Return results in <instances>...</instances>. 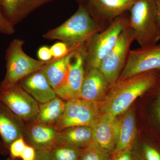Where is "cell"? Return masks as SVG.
Instances as JSON below:
<instances>
[{"label":"cell","mask_w":160,"mask_h":160,"mask_svg":"<svg viewBox=\"0 0 160 160\" xmlns=\"http://www.w3.org/2000/svg\"><path fill=\"white\" fill-rule=\"evenodd\" d=\"M158 70L144 72L118 81L99 103L102 113L115 117L127 111L133 102L154 85Z\"/></svg>","instance_id":"obj_1"},{"label":"cell","mask_w":160,"mask_h":160,"mask_svg":"<svg viewBox=\"0 0 160 160\" xmlns=\"http://www.w3.org/2000/svg\"><path fill=\"white\" fill-rule=\"evenodd\" d=\"M92 20L83 6H79L76 12L65 22L50 29L42 35L49 40H59L70 49L77 50L82 48L95 34L102 31Z\"/></svg>","instance_id":"obj_2"},{"label":"cell","mask_w":160,"mask_h":160,"mask_svg":"<svg viewBox=\"0 0 160 160\" xmlns=\"http://www.w3.org/2000/svg\"><path fill=\"white\" fill-rule=\"evenodd\" d=\"M127 13L117 18L102 31L93 35L83 46L85 71L98 69L103 59L114 47L121 32L129 25Z\"/></svg>","instance_id":"obj_3"},{"label":"cell","mask_w":160,"mask_h":160,"mask_svg":"<svg viewBox=\"0 0 160 160\" xmlns=\"http://www.w3.org/2000/svg\"><path fill=\"white\" fill-rule=\"evenodd\" d=\"M129 26L141 47L157 44L160 40L155 0H137L129 10Z\"/></svg>","instance_id":"obj_4"},{"label":"cell","mask_w":160,"mask_h":160,"mask_svg":"<svg viewBox=\"0 0 160 160\" xmlns=\"http://www.w3.org/2000/svg\"><path fill=\"white\" fill-rule=\"evenodd\" d=\"M24 44L23 40L15 39L6 49V73L0 84L1 89L17 84L29 75L41 70L47 62L35 59L26 54L23 50Z\"/></svg>","instance_id":"obj_5"},{"label":"cell","mask_w":160,"mask_h":160,"mask_svg":"<svg viewBox=\"0 0 160 160\" xmlns=\"http://www.w3.org/2000/svg\"><path fill=\"white\" fill-rule=\"evenodd\" d=\"M134 41V33L128 25L121 32L114 47L100 63L98 69L106 77L111 88L118 80Z\"/></svg>","instance_id":"obj_6"},{"label":"cell","mask_w":160,"mask_h":160,"mask_svg":"<svg viewBox=\"0 0 160 160\" xmlns=\"http://www.w3.org/2000/svg\"><path fill=\"white\" fill-rule=\"evenodd\" d=\"M0 101L25 124L36 121L39 112V103L18 83L0 88Z\"/></svg>","instance_id":"obj_7"},{"label":"cell","mask_w":160,"mask_h":160,"mask_svg":"<svg viewBox=\"0 0 160 160\" xmlns=\"http://www.w3.org/2000/svg\"><path fill=\"white\" fill-rule=\"evenodd\" d=\"M102 114L98 103L81 99L67 101L62 116L55 127L58 131L72 126L92 127Z\"/></svg>","instance_id":"obj_8"},{"label":"cell","mask_w":160,"mask_h":160,"mask_svg":"<svg viewBox=\"0 0 160 160\" xmlns=\"http://www.w3.org/2000/svg\"><path fill=\"white\" fill-rule=\"evenodd\" d=\"M160 69V44L130 50L118 81L147 72Z\"/></svg>","instance_id":"obj_9"},{"label":"cell","mask_w":160,"mask_h":160,"mask_svg":"<svg viewBox=\"0 0 160 160\" xmlns=\"http://www.w3.org/2000/svg\"><path fill=\"white\" fill-rule=\"evenodd\" d=\"M137 0H87L83 6L92 20L105 29L129 11Z\"/></svg>","instance_id":"obj_10"},{"label":"cell","mask_w":160,"mask_h":160,"mask_svg":"<svg viewBox=\"0 0 160 160\" xmlns=\"http://www.w3.org/2000/svg\"><path fill=\"white\" fill-rule=\"evenodd\" d=\"M85 75V55L82 48L72 58L66 82L56 92L57 95L66 101L80 98Z\"/></svg>","instance_id":"obj_11"},{"label":"cell","mask_w":160,"mask_h":160,"mask_svg":"<svg viewBox=\"0 0 160 160\" xmlns=\"http://www.w3.org/2000/svg\"><path fill=\"white\" fill-rule=\"evenodd\" d=\"M92 128L93 142L110 153H113L118 135L119 118L107 113H102Z\"/></svg>","instance_id":"obj_12"},{"label":"cell","mask_w":160,"mask_h":160,"mask_svg":"<svg viewBox=\"0 0 160 160\" xmlns=\"http://www.w3.org/2000/svg\"><path fill=\"white\" fill-rule=\"evenodd\" d=\"M25 124L0 101V149L3 153L9 152L12 143L24 136Z\"/></svg>","instance_id":"obj_13"},{"label":"cell","mask_w":160,"mask_h":160,"mask_svg":"<svg viewBox=\"0 0 160 160\" xmlns=\"http://www.w3.org/2000/svg\"><path fill=\"white\" fill-rule=\"evenodd\" d=\"M59 131L53 126L35 121L26 123L24 138L36 150L48 151L57 144Z\"/></svg>","instance_id":"obj_14"},{"label":"cell","mask_w":160,"mask_h":160,"mask_svg":"<svg viewBox=\"0 0 160 160\" xmlns=\"http://www.w3.org/2000/svg\"><path fill=\"white\" fill-rule=\"evenodd\" d=\"M56 1L57 0H0V9L15 27L35 10Z\"/></svg>","instance_id":"obj_15"},{"label":"cell","mask_w":160,"mask_h":160,"mask_svg":"<svg viewBox=\"0 0 160 160\" xmlns=\"http://www.w3.org/2000/svg\"><path fill=\"white\" fill-rule=\"evenodd\" d=\"M111 89L109 82L98 69L85 71L80 99L100 103Z\"/></svg>","instance_id":"obj_16"},{"label":"cell","mask_w":160,"mask_h":160,"mask_svg":"<svg viewBox=\"0 0 160 160\" xmlns=\"http://www.w3.org/2000/svg\"><path fill=\"white\" fill-rule=\"evenodd\" d=\"M18 83L39 104L46 103L57 96L56 92L41 69L24 78Z\"/></svg>","instance_id":"obj_17"},{"label":"cell","mask_w":160,"mask_h":160,"mask_svg":"<svg viewBox=\"0 0 160 160\" xmlns=\"http://www.w3.org/2000/svg\"><path fill=\"white\" fill-rule=\"evenodd\" d=\"M76 51H72L66 56L60 58H52L47 62L41 69L56 92L66 82L70 61Z\"/></svg>","instance_id":"obj_18"},{"label":"cell","mask_w":160,"mask_h":160,"mask_svg":"<svg viewBox=\"0 0 160 160\" xmlns=\"http://www.w3.org/2000/svg\"><path fill=\"white\" fill-rule=\"evenodd\" d=\"M93 141V132L92 127L72 126L59 131L57 144H66L82 149Z\"/></svg>","instance_id":"obj_19"},{"label":"cell","mask_w":160,"mask_h":160,"mask_svg":"<svg viewBox=\"0 0 160 160\" xmlns=\"http://www.w3.org/2000/svg\"><path fill=\"white\" fill-rule=\"evenodd\" d=\"M119 119V128L117 142L114 152L132 147L137 133L134 111L130 109Z\"/></svg>","instance_id":"obj_20"},{"label":"cell","mask_w":160,"mask_h":160,"mask_svg":"<svg viewBox=\"0 0 160 160\" xmlns=\"http://www.w3.org/2000/svg\"><path fill=\"white\" fill-rule=\"evenodd\" d=\"M66 105V102L57 95L46 103L39 104V112L36 121L55 127L62 116Z\"/></svg>","instance_id":"obj_21"},{"label":"cell","mask_w":160,"mask_h":160,"mask_svg":"<svg viewBox=\"0 0 160 160\" xmlns=\"http://www.w3.org/2000/svg\"><path fill=\"white\" fill-rule=\"evenodd\" d=\"M145 93L151 97V117L160 133V69L158 70L154 85Z\"/></svg>","instance_id":"obj_22"},{"label":"cell","mask_w":160,"mask_h":160,"mask_svg":"<svg viewBox=\"0 0 160 160\" xmlns=\"http://www.w3.org/2000/svg\"><path fill=\"white\" fill-rule=\"evenodd\" d=\"M82 149L71 145L58 144L48 152L52 160H79Z\"/></svg>","instance_id":"obj_23"},{"label":"cell","mask_w":160,"mask_h":160,"mask_svg":"<svg viewBox=\"0 0 160 160\" xmlns=\"http://www.w3.org/2000/svg\"><path fill=\"white\" fill-rule=\"evenodd\" d=\"M111 153L93 142L82 149L79 160H111Z\"/></svg>","instance_id":"obj_24"},{"label":"cell","mask_w":160,"mask_h":160,"mask_svg":"<svg viewBox=\"0 0 160 160\" xmlns=\"http://www.w3.org/2000/svg\"><path fill=\"white\" fill-rule=\"evenodd\" d=\"M27 145L24 136L21 137L15 140L12 143L9 147V152L10 157L13 159L21 158Z\"/></svg>","instance_id":"obj_25"},{"label":"cell","mask_w":160,"mask_h":160,"mask_svg":"<svg viewBox=\"0 0 160 160\" xmlns=\"http://www.w3.org/2000/svg\"><path fill=\"white\" fill-rule=\"evenodd\" d=\"M50 48L53 59L64 57L71 52L74 51L70 49L66 43L62 42L55 43Z\"/></svg>","instance_id":"obj_26"},{"label":"cell","mask_w":160,"mask_h":160,"mask_svg":"<svg viewBox=\"0 0 160 160\" xmlns=\"http://www.w3.org/2000/svg\"><path fill=\"white\" fill-rule=\"evenodd\" d=\"M143 152L145 160H160V150L150 143H144Z\"/></svg>","instance_id":"obj_27"},{"label":"cell","mask_w":160,"mask_h":160,"mask_svg":"<svg viewBox=\"0 0 160 160\" xmlns=\"http://www.w3.org/2000/svg\"><path fill=\"white\" fill-rule=\"evenodd\" d=\"M15 32L14 26L8 22L0 9V33L11 35Z\"/></svg>","instance_id":"obj_28"},{"label":"cell","mask_w":160,"mask_h":160,"mask_svg":"<svg viewBox=\"0 0 160 160\" xmlns=\"http://www.w3.org/2000/svg\"><path fill=\"white\" fill-rule=\"evenodd\" d=\"M38 57L40 61L47 62L53 58L50 47L47 46L40 47L38 51Z\"/></svg>","instance_id":"obj_29"},{"label":"cell","mask_w":160,"mask_h":160,"mask_svg":"<svg viewBox=\"0 0 160 160\" xmlns=\"http://www.w3.org/2000/svg\"><path fill=\"white\" fill-rule=\"evenodd\" d=\"M113 153L114 156L111 160H132L131 147Z\"/></svg>","instance_id":"obj_30"},{"label":"cell","mask_w":160,"mask_h":160,"mask_svg":"<svg viewBox=\"0 0 160 160\" xmlns=\"http://www.w3.org/2000/svg\"><path fill=\"white\" fill-rule=\"evenodd\" d=\"M37 156V150L32 146L27 144L25 150L21 156L22 160H35Z\"/></svg>","instance_id":"obj_31"},{"label":"cell","mask_w":160,"mask_h":160,"mask_svg":"<svg viewBox=\"0 0 160 160\" xmlns=\"http://www.w3.org/2000/svg\"><path fill=\"white\" fill-rule=\"evenodd\" d=\"M35 160H52L49 156V152L46 150H37Z\"/></svg>","instance_id":"obj_32"},{"label":"cell","mask_w":160,"mask_h":160,"mask_svg":"<svg viewBox=\"0 0 160 160\" xmlns=\"http://www.w3.org/2000/svg\"><path fill=\"white\" fill-rule=\"evenodd\" d=\"M157 12L158 28L160 35V0H155Z\"/></svg>","instance_id":"obj_33"},{"label":"cell","mask_w":160,"mask_h":160,"mask_svg":"<svg viewBox=\"0 0 160 160\" xmlns=\"http://www.w3.org/2000/svg\"><path fill=\"white\" fill-rule=\"evenodd\" d=\"M79 6H83L87 0H76Z\"/></svg>","instance_id":"obj_34"},{"label":"cell","mask_w":160,"mask_h":160,"mask_svg":"<svg viewBox=\"0 0 160 160\" xmlns=\"http://www.w3.org/2000/svg\"><path fill=\"white\" fill-rule=\"evenodd\" d=\"M6 160H18V159H13L12 158H11V157H9L8 158L6 159Z\"/></svg>","instance_id":"obj_35"}]
</instances>
